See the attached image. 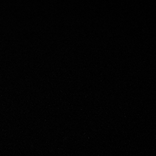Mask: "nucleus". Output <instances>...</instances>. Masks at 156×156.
I'll use <instances>...</instances> for the list:
<instances>
[]
</instances>
